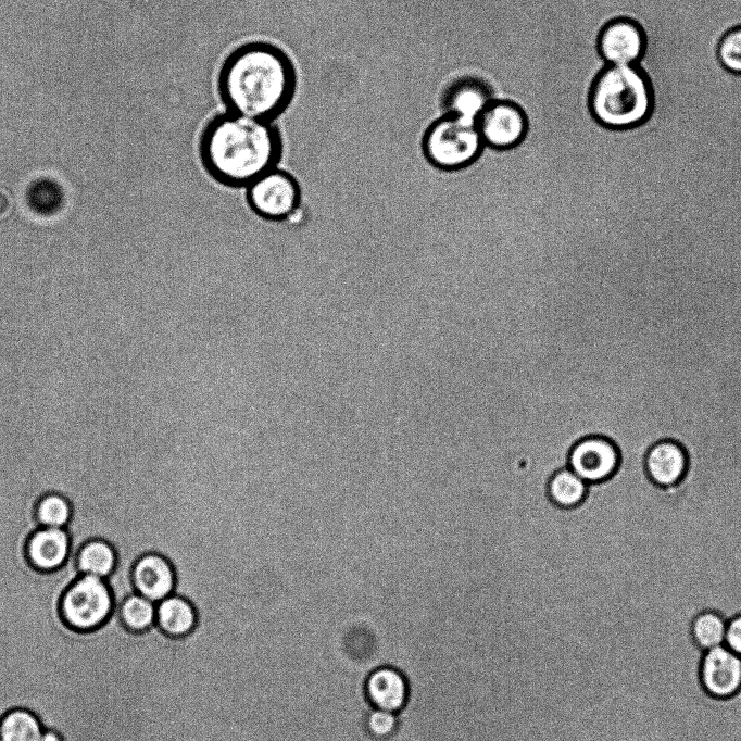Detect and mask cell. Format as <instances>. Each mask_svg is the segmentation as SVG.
Returning a JSON list of instances; mask_svg holds the SVG:
<instances>
[{"instance_id": "obj_14", "label": "cell", "mask_w": 741, "mask_h": 741, "mask_svg": "<svg viewBox=\"0 0 741 741\" xmlns=\"http://www.w3.org/2000/svg\"><path fill=\"white\" fill-rule=\"evenodd\" d=\"M365 691L374 707L398 713L407 701L409 683L399 669L382 666L368 675Z\"/></svg>"}, {"instance_id": "obj_25", "label": "cell", "mask_w": 741, "mask_h": 741, "mask_svg": "<svg viewBox=\"0 0 741 741\" xmlns=\"http://www.w3.org/2000/svg\"><path fill=\"white\" fill-rule=\"evenodd\" d=\"M365 724L375 738H388L398 727V715L391 711L373 707L366 716Z\"/></svg>"}, {"instance_id": "obj_3", "label": "cell", "mask_w": 741, "mask_h": 741, "mask_svg": "<svg viewBox=\"0 0 741 741\" xmlns=\"http://www.w3.org/2000/svg\"><path fill=\"white\" fill-rule=\"evenodd\" d=\"M653 109V86L640 66L605 65L591 85L590 113L607 130L637 128L650 118Z\"/></svg>"}, {"instance_id": "obj_10", "label": "cell", "mask_w": 741, "mask_h": 741, "mask_svg": "<svg viewBox=\"0 0 741 741\" xmlns=\"http://www.w3.org/2000/svg\"><path fill=\"white\" fill-rule=\"evenodd\" d=\"M488 86L479 78L461 76L448 81L438 97V114L478 121L480 114L492 102Z\"/></svg>"}, {"instance_id": "obj_16", "label": "cell", "mask_w": 741, "mask_h": 741, "mask_svg": "<svg viewBox=\"0 0 741 741\" xmlns=\"http://www.w3.org/2000/svg\"><path fill=\"white\" fill-rule=\"evenodd\" d=\"M156 625L175 638L190 633L197 625V612L184 596L173 593L156 603Z\"/></svg>"}, {"instance_id": "obj_2", "label": "cell", "mask_w": 741, "mask_h": 741, "mask_svg": "<svg viewBox=\"0 0 741 741\" xmlns=\"http://www.w3.org/2000/svg\"><path fill=\"white\" fill-rule=\"evenodd\" d=\"M282 152V137L272 122L229 111L212 118L199 138L203 166L230 187H248L277 168Z\"/></svg>"}, {"instance_id": "obj_27", "label": "cell", "mask_w": 741, "mask_h": 741, "mask_svg": "<svg viewBox=\"0 0 741 741\" xmlns=\"http://www.w3.org/2000/svg\"><path fill=\"white\" fill-rule=\"evenodd\" d=\"M41 741H61V738L55 731L45 730Z\"/></svg>"}, {"instance_id": "obj_9", "label": "cell", "mask_w": 741, "mask_h": 741, "mask_svg": "<svg viewBox=\"0 0 741 741\" xmlns=\"http://www.w3.org/2000/svg\"><path fill=\"white\" fill-rule=\"evenodd\" d=\"M477 126L485 145L497 149H510L525 137L527 117L517 104L495 100L480 114Z\"/></svg>"}, {"instance_id": "obj_26", "label": "cell", "mask_w": 741, "mask_h": 741, "mask_svg": "<svg viewBox=\"0 0 741 741\" xmlns=\"http://www.w3.org/2000/svg\"><path fill=\"white\" fill-rule=\"evenodd\" d=\"M725 645L741 656V614L727 620Z\"/></svg>"}, {"instance_id": "obj_1", "label": "cell", "mask_w": 741, "mask_h": 741, "mask_svg": "<svg viewBox=\"0 0 741 741\" xmlns=\"http://www.w3.org/2000/svg\"><path fill=\"white\" fill-rule=\"evenodd\" d=\"M296 81L294 66L280 48L254 41L226 58L217 84L229 112L272 122L291 102Z\"/></svg>"}, {"instance_id": "obj_13", "label": "cell", "mask_w": 741, "mask_h": 741, "mask_svg": "<svg viewBox=\"0 0 741 741\" xmlns=\"http://www.w3.org/2000/svg\"><path fill=\"white\" fill-rule=\"evenodd\" d=\"M136 592L158 603L175 590V572L172 564L162 555H142L133 569Z\"/></svg>"}, {"instance_id": "obj_4", "label": "cell", "mask_w": 741, "mask_h": 741, "mask_svg": "<svg viewBox=\"0 0 741 741\" xmlns=\"http://www.w3.org/2000/svg\"><path fill=\"white\" fill-rule=\"evenodd\" d=\"M483 145L477 123L457 116L437 121L424 139L426 155L442 168L469 164L478 156Z\"/></svg>"}, {"instance_id": "obj_6", "label": "cell", "mask_w": 741, "mask_h": 741, "mask_svg": "<svg viewBox=\"0 0 741 741\" xmlns=\"http://www.w3.org/2000/svg\"><path fill=\"white\" fill-rule=\"evenodd\" d=\"M248 202L261 217L287 219L301 204L297 180L287 172L274 168L248 186Z\"/></svg>"}, {"instance_id": "obj_15", "label": "cell", "mask_w": 741, "mask_h": 741, "mask_svg": "<svg viewBox=\"0 0 741 741\" xmlns=\"http://www.w3.org/2000/svg\"><path fill=\"white\" fill-rule=\"evenodd\" d=\"M71 540L65 528L41 527L27 543L29 563L39 570H54L67 560Z\"/></svg>"}, {"instance_id": "obj_23", "label": "cell", "mask_w": 741, "mask_h": 741, "mask_svg": "<svg viewBox=\"0 0 741 741\" xmlns=\"http://www.w3.org/2000/svg\"><path fill=\"white\" fill-rule=\"evenodd\" d=\"M72 518L68 500L58 493L45 495L37 506V519L41 527L65 528Z\"/></svg>"}, {"instance_id": "obj_7", "label": "cell", "mask_w": 741, "mask_h": 741, "mask_svg": "<svg viewBox=\"0 0 741 741\" xmlns=\"http://www.w3.org/2000/svg\"><path fill=\"white\" fill-rule=\"evenodd\" d=\"M643 26L629 16L606 21L596 36V51L605 65H637L646 51Z\"/></svg>"}, {"instance_id": "obj_11", "label": "cell", "mask_w": 741, "mask_h": 741, "mask_svg": "<svg viewBox=\"0 0 741 741\" xmlns=\"http://www.w3.org/2000/svg\"><path fill=\"white\" fill-rule=\"evenodd\" d=\"M701 681L715 698H729L741 689V656L723 644L704 651Z\"/></svg>"}, {"instance_id": "obj_20", "label": "cell", "mask_w": 741, "mask_h": 741, "mask_svg": "<svg viewBox=\"0 0 741 741\" xmlns=\"http://www.w3.org/2000/svg\"><path fill=\"white\" fill-rule=\"evenodd\" d=\"M727 619L717 612L704 611L692 620L691 633L695 644L706 651L725 644Z\"/></svg>"}, {"instance_id": "obj_19", "label": "cell", "mask_w": 741, "mask_h": 741, "mask_svg": "<svg viewBox=\"0 0 741 741\" xmlns=\"http://www.w3.org/2000/svg\"><path fill=\"white\" fill-rule=\"evenodd\" d=\"M43 731L38 718L22 708L9 712L0 721V741H41Z\"/></svg>"}, {"instance_id": "obj_28", "label": "cell", "mask_w": 741, "mask_h": 741, "mask_svg": "<svg viewBox=\"0 0 741 741\" xmlns=\"http://www.w3.org/2000/svg\"><path fill=\"white\" fill-rule=\"evenodd\" d=\"M741 690V689H740Z\"/></svg>"}, {"instance_id": "obj_21", "label": "cell", "mask_w": 741, "mask_h": 741, "mask_svg": "<svg viewBox=\"0 0 741 741\" xmlns=\"http://www.w3.org/2000/svg\"><path fill=\"white\" fill-rule=\"evenodd\" d=\"M120 613L124 625L133 631L147 630L156 623V603L137 592L123 601Z\"/></svg>"}, {"instance_id": "obj_22", "label": "cell", "mask_w": 741, "mask_h": 741, "mask_svg": "<svg viewBox=\"0 0 741 741\" xmlns=\"http://www.w3.org/2000/svg\"><path fill=\"white\" fill-rule=\"evenodd\" d=\"M27 200L30 208L42 215L56 212L63 202L61 187L50 179H38L28 189Z\"/></svg>"}, {"instance_id": "obj_24", "label": "cell", "mask_w": 741, "mask_h": 741, "mask_svg": "<svg viewBox=\"0 0 741 741\" xmlns=\"http://www.w3.org/2000/svg\"><path fill=\"white\" fill-rule=\"evenodd\" d=\"M716 58L726 72L741 76V25L730 27L721 35Z\"/></svg>"}, {"instance_id": "obj_5", "label": "cell", "mask_w": 741, "mask_h": 741, "mask_svg": "<svg viewBox=\"0 0 741 741\" xmlns=\"http://www.w3.org/2000/svg\"><path fill=\"white\" fill-rule=\"evenodd\" d=\"M113 598L104 578L80 575L64 592L61 613L68 626L86 631L100 627L110 616Z\"/></svg>"}, {"instance_id": "obj_12", "label": "cell", "mask_w": 741, "mask_h": 741, "mask_svg": "<svg viewBox=\"0 0 741 741\" xmlns=\"http://www.w3.org/2000/svg\"><path fill=\"white\" fill-rule=\"evenodd\" d=\"M688 456L676 441L665 439L652 444L644 457L649 479L661 488L677 485L685 476Z\"/></svg>"}, {"instance_id": "obj_8", "label": "cell", "mask_w": 741, "mask_h": 741, "mask_svg": "<svg viewBox=\"0 0 741 741\" xmlns=\"http://www.w3.org/2000/svg\"><path fill=\"white\" fill-rule=\"evenodd\" d=\"M619 450L608 438L586 436L570 448L567 467L588 485L610 479L618 468Z\"/></svg>"}, {"instance_id": "obj_17", "label": "cell", "mask_w": 741, "mask_h": 741, "mask_svg": "<svg viewBox=\"0 0 741 741\" xmlns=\"http://www.w3.org/2000/svg\"><path fill=\"white\" fill-rule=\"evenodd\" d=\"M588 483L570 468L556 469L548 480L547 495L552 504L561 508H573L582 503Z\"/></svg>"}, {"instance_id": "obj_18", "label": "cell", "mask_w": 741, "mask_h": 741, "mask_svg": "<svg viewBox=\"0 0 741 741\" xmlns=\"http://www.w3.org/2000/svg\"><path fill=\"white\" fill-rule=\"evenodd\" d=\"M116 565L114 548L102 539L87 541L77 555V567L81 575L108 578Z\"/></svg>"}]
</instances>
